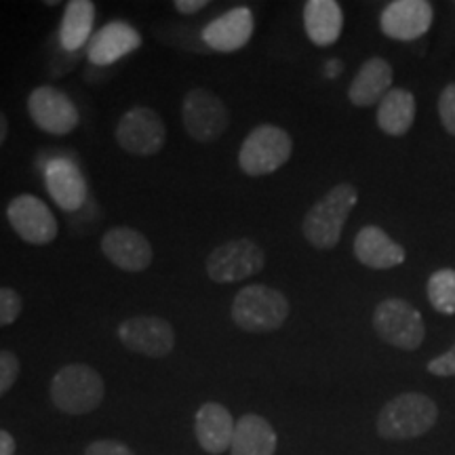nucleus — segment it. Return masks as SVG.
Masks as SVG:
<instances>
[{
	"label": "nucleus",
	"instance_id": "1",
	"mask_svg": "<svg viewBox=\"0 0 455 455\" xmlns=\"http://www.w3.org/2000/svg\"><path fill=\"white\" fill-rule=\"evenodd\" d=\"M439 422V407L422 392H403L382 407L378 435L386 441H411L424 436Z\"/></svg>",
	"mask_w": 455,
	"mask_h": 455
},
{
	"label": "nucleus",
	"instance_id": "2",
	"mask_svg": "<svg viewBox=\"0 0 455 455\" xmlns=\"http://www.w3.org/2000/svg\"><path fill=\"white\" fill-rule=\"evenodd\" d=\"M358 201V192L352 184H338L316 201L301 221V232L315 249L327 251L339 243L341 230L348 221Z\"/></svg>",
	"mask_w": 455,
	"mask_h": 455
},
{
	"label": "nucleus",
	"instance_id": "3",
	"mask_svg": "<svg viewBox=\"0 0 455 455\" xmlns=\"http://www.w3.org/2000/svg\"><path fill=\"white\" fill-rule=\"evenodd\" d=\"M289 299L268 284H247L232 301V321L247 333H272L287 321Z\"/></svg>",
	"mask_w": 455,
	"mask_h": 455
},
{
	"label": "nucleus",
	"instance_id": "4",
	"mask_svg": "<svg viewBox=\"0 0 455 455\" xmlns=\"http://www.w3.org/2000/svg\"><path fill=\"white\" fill-rule=\"evenodd\" d=\"M51 401L68 415H87L101 405L106 396L104 378L84 363L61 367L51 379Z\"/></svg>",
	"mask_w": 455,
	"mask_h": 455
},
{
	"label": "nucleus",
	"instance_id": "5",
	"mask_svg": "<svg viewBox=\"0 0 455 455\" xmlns=\"http://www.w3.org/2000/svg\"><path fill=\"white\" fill-rule=\"evenodd\" d=\"M293 155V140L276 124H259L247 135L238 152V167L249 178H264L287 164Z\"/></svg>",
	"mask_w": 455,
	"mask_h": 455
},
{
	"label": "nucleus",
	"instance_id": "6",
	"mask_svg": "<svg viewBox=\"0 0 455 455\" xmlns=\"http://www.w3.org/2000/svg\"><path fill=\"white\" fill-rule=\"evenodd\" d=\"M373 329L379 339L401 350H418L424 344L426 327L422 312L401 298L379 301L373 310Z\"/></svg>",
	"mask_w": 455,
	"mask_h": 455
},
{
	"label": "nucleus",
	"instance_id": "7",
	"mask_svg": "<svg viewBox=\"0 0 455 455\" xmlns=\"http://www.w3.org/2000/svg\"><path fill=\"white\" fill-rule=\"evenodd\" d=\"M181 121L196 144H215L230 127V112L224 100L209 89H190L181 101Z\"/></svg>",
	"mask_w": 455,
	"mask_h": 455
},
{
	"label": "nucleus",
	"instance_id": "8",
	"mask_svg": "<svg viewBox=\"0 0 455 455\" xmlns=\"http://www.w3.org/2000/svg\"><path fill=\"white\" fill-rule=\"evenodd\" d=\"M266 266V251L251 238L221 243L207 255L204 268L213 283L228 284L251 278Z\"/></svg>",
	"mask_w": 455,
	"mask_h": 455
},
{
	"label": "nucleus",
	"instance_id": "9",
	"mask_svg": "<svg viewBox=\"0 0 455 455\" xmlns=\"http://www.w3.org/2000/svg\"><path fill=\"white\" fill-rule=\"evenodd\" d=\"M114 138L131 156H155L167 141V127L156 110L133 106L118 118Z\"/></svg>",
	"mask_w": 455,
	"mask_h": 455
},
{
	"label": "nucleus",
	"instance_id": "10",
	"mask_svg": "<svg viewBox=\"0 0 455 455\" xmlns=\"http://www.w3.org/2000/svg\"><path fill=\"white\" fill-rule=\"evenodd\" d=\"M28 114L38 129L51 135L72 133L81 121L74 101L64 91L49 87V84L36 87L28 95Z\"/></svg>",
	"mask_w": 455,
	"mask_h": 455
},
{
	"label": "nucleus",
	"instance_id": "11",
	"mask_svg": "<svg viewBox=\"0 0 455 455\" xmlns=\"http://www.w3.org/2000/svg\"><path fill=\"white\" fill-rule=\"evenodd\" d=\"M118 339L129 352L164 358L175 348V329L161 316H131L118 325Z\"/></svg>",
	"mask_w": 455,
	"mask_h": 455
},
{
	"label": "nucleus",
	"instance_id": "12",
	"mask_svg": "<svg viewBox=\"0 0 455 455\" xmlns=\"http://www.w3.org/2000/svg\"><path fill=\"white\" fill-rule=\"evenodd\" d=\"M7 220L17 236L28 244H49L60 235V224L55 215L41 198L34 195H20L9 203Z\"/></svg>",
	"mask_w": 455,
	"mask_h": 455
},
{
	"label": "nucleus",
	"instance_id": "13",
	"mask_svg": "<svg viewBox=\"0 0 455 455\" xmlns=\"http://www.w3.org/2000/svg\"><path fill=\"white\" fill-rule=\"evenodd\" d=\"M101 251L116 268L124 272H144L150 268L152 244L140 230L129 226H114L101 236Z\"/></svg>",
	"mask_w": 455,
	"mask_h": 455
},
{
	"label": "nucleus",
	"instance_id": "14",
	"mask_svg": "<svg viewBox=\"0 0 455 455\" xmlns=\"http://www.w3.org/2000/svg\"><path fill=\"white\" fill-rule=\"evenodd\" d=\"M435 11L428 0H395L379 15V28L392 41L409 43L430 30Z\"/></svg>",
	"mask_w": 455,
	"mask_h": 455
},
{
	"label": "nucleus",
	"instance_id": "15",
	"mask_svg": "<svg viewBox=\"0 0 455 455\" xmlns=\"http://www.w3.org/2000/svg\"><path fill=\"white\" fill-rule=\"evenodd\" d=\"M253 13L247 7H235L203 28V41L212 51L235 53L251 41Z\"/></svg>",
	"mask_w": 455,
	"mask_h": 455
},
{
	"label": "nucleus",
	"instance_id": "16",
	"mask_svg": "<svg viewBox=\"0 0 455 455\" xmlns=\"http://www.w3.org/2000/svg\"><path fill=\"white\" fill-rule=\"evenodd\" d=\"M141 47V34L124 21H110L89 41V61L98 68L116 64L124 55Z\"/></svg>",
	"mask_w": 455,
	"mask_h": 455
},
{
	"label": "nucleus",
	"instance_id": "17",
	"mask_svg": "<svg viewBox=\"0 0 455 455\" xmlns=\"http://www.w3.org/2000/svg\"><path fill=\"white\" fill-rule=\"evenodd\" d=\"M44 184L53 201L68 213L78 212L87 201V180L78 167L64 158H55L44 169Z\"/></svg>",
	"mask_w": 455,
	"mask_h": 455
},
{
	"label": "nucleus",
	"instance_id": "18",
	"mask_svg": "<svg viewBox=\"0 0 455 455\" xmlns=\"http://www.w3.org/2000/svg\"><path fill=\"white\" fill-rule=\"evenodd\" d=\"M235 419L221 403H204L195 415V435L204 453L220 455L230 449Z\"/></svg>",
	"mask_w": 455,
	"mask_h": 455
},
{
	"label": "nucleus",
	"instance_id": "19",
	"mask_svg": "<svg viewBox=\"0 0 455 455\" xmlns=\"http://www.w3.org/2000/svg\"><path fill=\"white\" fill-rule=\"evenodd\" d=\"M355 255L363 266L373 270L396 268L407 258L403 244L392 241L378 226H365L358 230L355 238Z\"/></svg>",
	"mask_w": 455,
	"mask_h": 455
},
{
	"label": "nucleus",
	"instance_id": "20",
	"mask_svg": "<svg viewBox=\"0 0 455 455\" xmlns=\"http://www.w3.org/2000/svg\"><path fill=\"white\" fill-rule=\"evenodd\" d=\"M392 66L384 57H369L358 68L356 76L352 78L348 87V100L356 108H371L386 98L392 87Z\"/></svg>",
	"mask_w": 455,
	"mask_h": 455
},
{
	"label": "nucleus",
	"instance_id": "21",
	"mask_svg": "<svg viewBox=\"0 0 455 455\" xmlns=\"http://www.w3.org/2000/svg\"><path fill=\"white\" fill-rule=\"evenodd\" d=\"M278 447L276 430L258 413H244L235 426L230 455H275Z\"/></svg>",
	"mask_w": 455,
	"mask_h": 455
},
{
	"label": "nucleus",
	"instance_id": "22",
	"mask_svg": "<svg viewBox=\"0 0 455 455\" xmlns=\"http://www.w3.org/2000/svg\"><path fill=\"white\" fill-rule=\"evenodd\" d=\"M304 28L316 47H331L344 28V11L335 0H308L304 4Z\"/></svg>",
	"mask_w": 455,
	"mask_h": 455
},
{
	"label": "nucleus",
	"instance_id": "23",
	"mask_svg": "<svg viewBox=\"0 0 455 455\" xmlns=\"http://www.w3.org/2000/svg\"><path fill=\"white\" fill-rule=\"evenodd\" d=\"M415 121V98L407 89H390L378 104V124L392 138L409 133Z\"/></svg>",
	"mask_w": 455,
	"mask_h": 455
},
{
	"label": "nucleus",
	"instance_id": "24",
	"mask_svg": "<svg viewBox=\"0 0 455 455\" xmlns=\"http://www.w3.org/2000/svg\"><path fill=\"white\" fill-rule=\"evenodd\" d=\"M95 4L91 0H70L66 4L64 20L60 24V44L70 53H78L84 44L89 43L91 32H93Z\"/></svg>",
	"mask_w": 455,
	"mask_h": 455
},
{
	"label": "nucleus",
	"instance_id": "25",
	"mask_svg": "<svg viewBox=\"0 0 455 455\" xmlns=\"http://www.w3.org/2000/svg\"><path fill=\"white\" fill-rule=\"evenodd\" d=\"M428 291V301L436 312L445 316L455 315V270L453 268H441L432 272L426 284Z\"/></svg>",
	"mask_w": 455,
	"mask_h": 455
},
{
	"label": "nucleus",
	"instance_id": "26",
	"mask_svg": "<svg viewBox=\"0 0 455 455\" xmlns=\"http://www.w3.org/2000/svg\"><path fill=\"white\" fill-rule=\"evenodd\" d=\"M155 36L164 44H173V47H181L184 51H192V53H209L212 51L203 41V30H192L190 24L156 26Z\"/></svg>",
	"mask_w": 455,
	"mask_h": 455
},
{
	"label": "nucleus",
	"instance_id": "27",
	"mask_svg": "<svg viewBox=\"0 0 455 455\" xmlns=\"http://www.w3.org/2000/svg\"><path fill=\"white\" fill-rule=\"evenodd\" d=\"M24 310V299L15 289L0 287V327H9Z\"/></svg>",
	"mask_w": 455,
	"mask_h": 455
},
{
	"label": "nucleus",
	"instance_id": "28",
	"mask_svg": "<svg viewBox=\"0 0 455 455\" xmlns=\"http://www.w3.org/2000/svg\"><path fill=\"white\" fill-rule=\"evenodd\" d=\"M20 358L15 352L0 350V398L13 388L17 378H20Z\"/></svg>",
	"mask_w": 455,
	"mask_h": 455
},
{
	"label": "nucleus",
	"instance_id": "29",
	"mask_svg": "<svg viewBox=\"0 0 455 455\" xmlns=\"http://www.w3.org/2000/svg\"><path fill=\"white\" fill-rule=\"evenodd\" d=\"M439 116L447 133L455 138V83L443 89L439 98Z\"/></svg>",
	"mask_w": 455,
	"mask_h": 455
},
{
	"label": "nucleus",
	"instance_id": "30",
	"mask_svg": "<svg viewBox=\"0 0 455 455\" xmlns=\"http://www.w3.org/2000/svg\"><path fill=\"white\" fill-rule=\"evenodd\" d=\"M426 369H428V373L436 375V378H455V344L445 355L432 358Z\"/></svg>",
	"mask_w": 455,
	"mask_h": 455
},
{
	"label": "nucleus",
	"instance_id": "31",
	"mask_svg": "<svg viewBox=\"0 0 455 455\" xmlns=\"http://www.w3.org/2000/svg\"><path fill=\"white\" fill-rule=\"evenodd\" d=\"M84 455H135L133 449L124 445V443L101 439L93 441L91 445L84 449Z\"/></svg>",
	"mask_w": 455,
	"mask_h": 455
},
{
	"label": "nucleus",
	"instance_id": "32",
	"mask_svg": "<svg viewBox=\"0 0 455 455\" xmlns=\"http://www.w3.org/2000/svg\"><path fill=\"white\" fill-rule=\"evenodd\" d=\"M78 55H81V51H78V53H70V51H66L64 47H61L60 53L53 55V60L49 61V72L53 74V78H60V76H64V74L70 72L72 68L76 66Z\"/></svg>",
	"mask_w": 455,
	"mask_h": 455
},
{
	"label": "nucleus",
	"instance_id": "33",
	"mask_svg": "<svg viewBox=\"0 0 455 455\" xmlns=\"http://www.w3.org/2000/svg\"><path fill=\"white\" fill-rule=\"evenodd\" d=\"M209 4V0H175V9L184 15H195Z\"/></svg>",
	"mask_w": 455,
	"mask_h": 455
},
{
	"label": "nucleus",
	"instance_id": "34",
	"mask_svg": "<svg viewBox=\"0 0 455 455\" xmlns=\"http://www.w3.org/2000/svg\"><path fill=\"white\" fill-rule=\"evenodd\" d=\"M15 439L11 436V432L0 428V455H15Z\"/></svg>",
	"mask_w": 455,
	"mask_h": 455
},
{
	"label": "nucleus",
	"instance_id": "35",
	"mask_svg": "<svg viewBox=\"0 0 455 455\" xmlns=\"http://www.w3.org/2000/svg\"><path fill=\"white\" fill-rule=\"evenodd\" d=\"M7 135H9V121H7V114L0 110V146L7 141Z\"/></svg>",
	"mask_w": 455,
	"mask_h": 455
},
{
	"label": "nucleus",
	"instance_id": "36",
	"mask_svg": "<svg viewBox=\"0 0 455 455\" xmlns=\"http://www.w3.org/2000/svg\"><path fill=\"white\" fill-rule=\"evenodd\" d=\"M339 61H331V64H329L327 66V76L329 78H335V74H338L339 72Z\"/></svg>",
	"mask_w": 455,
	"mask_h": 455
}]
</instances>
